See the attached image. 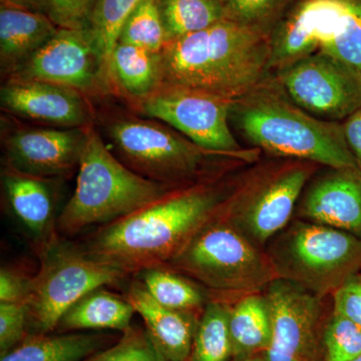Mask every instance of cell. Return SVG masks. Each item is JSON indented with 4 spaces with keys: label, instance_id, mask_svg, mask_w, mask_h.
Returning a JSON list of instances; mask_svg holds the SVG:
<instances>
[{
    "label": "cell",
    "instance_id": "obj_21",
    "mask_svg": "<svg viewBox=\"0 0 361 361\" xmlns=\"http://www.w3.org/2000/svg\"><path fill=\"white\" fill-rule=\"evenodd\" d=\"M99 287L71 306L59 320V331L68 330L113 329L125 332L130 329L134 308L125 296Z\"/></svg>",
    "mask_w": 361,
    "mask_h": 361
},
{
    "label": "cell",
    "instance_id": "obj_4",
    "mask_svg": "<svg viewBox=\"0 0 361 361\" xmlns=\"http://www.w3.org/2000/svg\"><path fill=\"white\" fill-rule=\"evenodd\" d=\"M78 168L77 187L56 218V230L65 236L125 217L172 189L123 165L92 128Z\"/></svg>",
    "mask_w": 361,
    "mask_h": 361
},
{
    "label": "cell",
    "instance_id": "obj_24",
    "mask_svg": "<svg viewBox=\"0 0 361 361\" xmlns=\"http://www.w3.org/2000/svg\"><path fill=\"white\" fill-rule=\"evenodd\" d=\"M106 342L99 334H28L0 361H85L103 350Z\"/></svg>",
    "mask_w": 361,
    "mask_h": 361
},
{
    "label": "cell",
    "instance_id": "obj_35",
    "mask_svg": "<svg viewBox=\"0 0 361 361\" xmlns=\"http://www.w3.org/2000/svg\"><path fill=\"white\" fill-rule=\"evenodd\" d=\"M97 0H47V16L59 28L87 30Z\"/></svg>",
    "mask_w": 361,
    "mask_h": 361
},
{
    "label": "cell",
    "instance_id": "obj_25",
    "mask_svg": "<svg viewBox=\"0 0 361 361\" xmlns=\"http://www.w3.org/2000/svg\"><path fill=\"white\" fill-rule=\"evenodd\" d=\"M142 0H97L89 30L96 49L104 90H110L111 59L126 21Z\"/></svg>",
    "mask_w": 361,
    "mask_h": 361
},
{
    "label": "cell",
    "instance_id": "obj_6",
    "mask_svg": "<svg viewBox=\"0 0 361 361\" xmlns=\"http://www.w3.org/2000/svg\"><path fill=\"white\" fill-rule=\"evenodd\" d=\"M265 252L277 278L323 298L361 273L360 240L310 221H291Z\"/></svg>",
    "mask_w": 361,
    "mask_h": 361
},
{
    "label": "cell",
    "instance_id": "obj_2",
    "mask_svg": "<svg viewBox=\"0 0 361 361\" xmlns=\"http://www.w3.org/2000/svg\"><path fill=\"white\" fill-rule=\"evenodd\" d=\"M269 54L268 33L224 20L168 40L159 54L163 85L235 101L270 78Z\"/></svg>",
    "mask_w": 361,
    "mask_h": 361
},
{
    "label": "cell",
    "instance_id": "obj_17",
    "mask_svg": "<svg viewBox=\"0 0 361 361\" xmlns=\"http://www.w3.org/2000/svg\"><path fill=\"white\" fill-rule=\"evenodd\" d=\"M7 113L63 129L87 128L90 109L85 94L63 85L9 78L0 92Z\"/></svg>",
    "mask_w": 361,
    "mask_h": 361
},
{
    "label": "cell",
    "instance_id": "obj_15",
    "mask_svg": "<svg viewBox=\"0 0 361 361\" xmlns=\"http://www.w3.org/2000/svg\"><path fill=\"white\" fill-rule=\"evenodd\" d=\"M87 128L21 129L4 141L6 167L37 177H63L78 167Z\"/></svg>",
    "mask_w": 361,
    "mask_h": 361
},
{
    "label": "cell",
    "instance_id": "obj_19",
    "mask_svg": "<svg viewBox=\"0 0 361 361\" xmlns=\"http://www.w3.org/2000/svg\"><path fill=\"white\" fill-rule=\"evenodd\" d=\"M1 182L11 212L30 232L37 247L42 245L56 233V201L51 180L6 166Z\"/></svg>",
    "mask_w": 361,
    "mask_h": 361
},
{
    "label": "cell",
    "instance_id": "obj_36",
    "mask_svg": "<svg viewBox=\"0 0 361 361\" xmlns=\"http://www.w3.org/2000/svg\"><path fill=\"white\" fill-rule=\"evenodd\" d=\"M331 299L334 311L361 327V273L337 289Z\"/></svg>",
    "mask_w": 361,
    "mask_h": 361
},
{
    "label": "cell",
    "instance_id": "obj_20",
    "mask_svg": "<svg viewBox=\"0 0 361 361\" xmlns=\"http://www.w3.org/2000/svg\"><path fill=\"white\" fill-rule=\"evenodd\" d=\"M44 13L2 6L0 8V63L11 77L58 32Z\"/></svg>",
    "mask_w": 361,
    "mask_h": 361
},
{
    "label": "cell",
    "instance_id": "obj_7",
    "mask_svg": "<svg viewBox=\"0 0 361 361\" xmlns=\"http://www.w3.org/2000/svg\"><path fill=\"white\" fill-rule=\"evenodd\" d=\"M37 251L39 269L30 278L26 297L28 329L32 334L54 331L66 310L82 296L127 276L56 233Z\"/></svg>",
    "mask_w": 361,
    "mask_h": 361
},
{
    "label": "cell",
    "instance_id": "obj_28",
    "mask_svg": "<svg viewBox=\"0 0 361 361\" xmlns=\"http://www.w3.org/2000/svg\"><path fill=\"white\" fill-rule=\"evenodd\" d=\"M168 40L206 30L227 20L222 0H160Z\"/></svg>",
    "mask_w": 361,
    "mask_h": 361
},
{
    "label": "cell",
    "instance_id": "obj_5",
    "mask_svg": "<svg viewBox=\"0 0 361 361\" xmlns=\"http://www.w3.org/2000/svg\"><path fill=\"white\" fill-rule=\"evenodd\" d=\"M166 266L201 285L210 299L262 292L277 278L265 250L222 214L202 227Z\"/></svg>",
    "mask_w": 361,
    "mask_h": 361
},
{
    "label": "cell",
    "instance_id": "obj_38",
    "mask_svg": "<svg viewBox=\"0 0 361 361\" xmlns=\"http://www.w3.org/2000/svg\"><path fill=\"white\" fill-rule=\"evenodd\" d=\"M341 123L346 144L361 170V108Z\"/></svg>",
    "mask_w": 361,
    "mask_h": 361
},
{
    "label": "cell",
    "instance_id": "obj_26",
    "mask_svg": "<svg viewBox=\"0 0 361 361\" xmlns=\"http://www.w3.org/2000/svg\"><path fill=\"white\" fill-rule=\"evenodd\" d=\"M139 275L152 297L166 307L201 313L210 300L204 287L168 266L149 268Z\"/></svg>",
    "mask_w": 361,
    "mask_h": 361
},
{
    "label": "cell",
    "instance_id": "obj_34",
    "mask_svg": "<svg viewBox=\"0 0 361 361\" xmlns=\"http://www.w3.org/2000/svg\"><path fill=\"white\" fill-rule=\"evenodd\" d=\"M27 336L26 303H0V356L16 348Z\"/></svg>",
    "mask_w": 361,
    "mask_h": 361
},
{
    "label": "cell",
    "instance_id": "obj_30",
    "mask_svg": "<svg viewBox=\"0 0 361 361\" xmlns=\"http://www.w3.org/2000/svg\"><path fill=\"white\" fill-rule=\"evenodd\" d=\"M296 0H222L227 20L270 35Z\"/></svg>",
    "mask_w": 361,
    "mask_h": 361
},
{
    "label": "cell",
    "instance_id": "obj_16",
    "mask_svg": "<svg viewBox=\"0 0 361 361\" xmlns=\"http://www.w3.org/2000/svg\"><path fill=\"white\" fill-rule=\"evenodd\" d=\"M298 219L329 226L361 241V170L327 168L311 178L296 208Z\"/></svg>",
    "mask_w": 361,
    "mask_h": 361
},
{
    "label": "cell",
    "instance_id": "obj_39",
    "mask_svg": "<svg viewBox=\"0 0 361 361\" xmlns=\"http://www.w3.org/2000/svg\"><path fill=\"white\" fill-rule=\"evenodd\" d=\"M1 4L47 14V0H1Z\"/></svg>",
    "mask_w": 361,
    "mask_h": 361
},
{
    "label": "cell",
    "instance_id": "obj_23",
    "mask_svg": "<svg viewBox=\"0 0 361 361\" xmlns=\"http://www.w3.org/2000/svg\"><path fill=\"white\" fill-rule=\"evenodd\" d=\"M229 330L233 360L264 353L269 346L272 324L262 292L240 297L229 303Z\"/></svg>",
    "mask_w": 361,
    "mask_h": 361
},
{
    "label": "cell",
    "instance_id": "obj_8",
    "mask_svg": "<svg viewBox=\"0 0 361 361\" xmlns=\"http://www.w3.org/2000/svg\"><path fill=\"white\" fill-rule=\"evenodd\" d=\"M315 165L295 161L257 176L230 195L223 217L265 250L271 240L290 224Z\"/></svg>",
    "mask_w": 361,
    "mask_h": 361
},
{
    "label": "cell",
    "instance_id": "obj_12",
    "mask_svg": "<svg viewBox=\"0 0 361 361\" xmlns=\"http://www.w3.org/2000/svg\"><path fill=\"white\" fill-rule=\"evenodd\" d=\"M230 103L199 90L163 85L140 102L142 113L160 120L216 155H241L230 123Z\"/></svg>",
    "mask_w": 361,
    "mask_h": 361
},
{
    "label": "cell",
    "instance_id": "obj_1",
    "mask_svg": "<svg viewBox=\"0 0 361 361\" xmlns=\"http://www.w3.org/2000/svg\"><path fill=\"white\" fill-rule=\"evenodd\" d=\"M231 192L203 183L169 190L135 212L102 226L82 248L126 275L166 266L224 210Z\"/></svg>",
    "mask_w": 361,
    "mask_h": 361
},
{
    "label": "cell",
    "instance_id": "obj_18",
    "mask_svg": "<svg viewBox=\"0 0 361 361\" xmlns=\"http://www.w3.org/2000/svg\"><path fill=\"white\" fill-rule=\"evenodd\" d=\"M125 297L141 316L149 336L169 361H190L202 312L198 314L161 305L140 279L130 284Z\"/></svg>",
    "mask_w": 361,
    "mask_h": 361
},
{
    "label": "cell",
    "instance_id": "obj_10",
    "mask_svg": "<svg viewBox=\"0 0 361 361\" xmlns=\"http://www.w3.org/2000/svg\"><path fill=\"white\" fill-rule=\"evenodd\" d=\"M285 94L308 114L342 123L361 108V73L324 51L281 68L273 78Z\"/></svg>",
    "mask_w": 361,
    "mask_h": 361
},
{
    "label": "cell",
    "instance_id": "obj_22",
    "mask_svg": "<svg viewBox=\"0 0 361 361\" xmlns=\"http://www.w3.org/2000/svg\"><path fill=\"white\" fill-rule=\"evenodd\" d=\"M111 82L140 103L163 85L160 54L118 42L111 54Z\"/></svg>",
    "mask_w": 361,
    "mask_h": 361
},
{
    "label": "cell",
    "instance_id": "obj_40",
    "mask_svg": "<svg viewBox=\"0 0 361 361\" xmlns=\"http://www.w3.org/2000/svg\"><path fill=\"white\" fill-rule=\"evenodd\" d=\"M233 361H267L266 360L264 353H257V355L246 356V357L237 358Z\"/></svg>",
    "mask_w": 361,
    "mask_h": 361
},
{
    "label": "cell",
    "instance_id": "obj_41",
    "mask_svg": "<svg viewBox=\"0 0 361 361\" xmlns=\"http://www.w3.org/2000/svg\"><path fill=\"white\" fill-rule=\"evenodd\" d=\"M353 361H361V355L360 356H358L357 358H355V360H353Z\"/></svg>",
    "mask_w": 361,
    "mask_h": 361
},
{
    "label": "cell",
    "instance_id": "obj_11",
    "mask_svg": "<svg viewBox=\"0 0 361 361\" xmlns=\"http://www.w3.org/2000/svg\"><path fill=\"white\" fill-rule=\"evenodd\" d=\"M262 293L272 324L266 360L324 361L323 331L329 315L325 298L280 278Z\"/></svg>",
    "mask_w": 361,
    "mask_h": 361
},
{
    "label": "cell",
    "instance_id": "obj_14",
    "mask_svg": "<svg viewBox=\"0 0 361 361\" xmlns=\"http://www.w3.org/2000/svg\"><path fill=\"white\" fill-rule=\"evenodd\" d=\"M9 78L52 82L84 94L104 90L99 59L87 30L59 28Z\"/></svg>",
    "mask_w": 361,
    "mask_h": 361
},
{
    "label": "cell",
    "instance_id": "obj_9",
    "mask_svg": "<svg viewBox=\"0 0 361 361\" xmlns=\"http://www.w3.org/2000/svg\"><path fill=\"white\" fill-rule=\"evenodd\" d=\"M109 134L130 169L171 187L198 175L206 156L212 154L177 130L153 121H116L109 128Z\"/></svg>",
    "mask_w": 361,
    "mask_h": 361
},
{
    "label": "cell",
    "instance_id": "obj_32",
    "mask_svg": "<svg viewBox=\"0 0 361 361\" xmlns=\"http://www.w3.org/2000/svg\"><path fill=\"white\" fill-rule=\"evenodd\" d=\"M85 361H169L146 329L130 326L115 345Z\"/></svg>",
    "mask_w": 361,
    "mask_h": 361
},
{
    "label": "cell",
    "instance_id": "obj_31",
    "mask_svg": "<svg viewBox=\"0 0 361 361\" xmlns=\"http://www.w3.org/2000/svg\"><path fill=\"white\" fill-rule=\"evenodd\" d=\"M324 361H353L361 355V327L331 308L323 331Z\"/></svg>",
    "mask_w": 361,
    "mask_h": 361
},
{
    "label": "cell",
    "instance_id": "obj_33",
    "mask_svg": "<svg viewBox=\"0 0 361 361\" xmlns=\"http://www.w3.org/2000/svg\"><path fill=\"white\" fill-rule=\"evenodd\" d=\"M341 30L320 51L327 52L361 73V0H348Z\"/></svg>",
    "mask_w": 361,
    "mask_h": 361
},
{
    "label": "cell",
    "instance_id": "obj_13",
    "mask_svg": "<svg viewBox=\"0 0 361 361\" xmlns=\"http://www.w3.org/2000/svg\"><path fill=\"white\" fill-rule=\"evenodd\" d=\"M348 0H296L269 35V73L319 51L341 30Z\"/></svg>",
    "mask_w": 361,
    "mask_h": 361
},
{
    "label": "cell",
    "instance_id": "obj_3",
    "mask_svg": "<svg viewBox=\"0 0 361 361\" xmlns=\"http://www.w3.org/2000/svg\"><path fill=\"white\" fill-rule=\"evenodd\" d=\"M230 123L255 148L326 168L357 167L341 123L315 118L268 78L230 103Z\"/></svg>",
    "mask_w": 361,
    "mask_h": 361
},
{
    "label": "cell",
    "instance_id": "obj_37",
    "mask_svg": "<svg viewBox=\"0 0 361 361\" xmlns=\"http://www.w3.org/2000/svg\"><path fill=\"white\" fill-rule=\"evenodd\" d=\"M30 278L18 271L2 267L0 271V303H26Z\"/></svg>",
    "mask_w": 361,
    "mask_h": 361
},
{
    "label": "cell",
    "instance_id": "obj_27",
    "mask_svg": "<svg viewBox=\"0 0 361 361\" xmlns=\"http://www.w3.org/2000/svg\"><path fill=\"white\" fill-rule=\"evenodd\" d=\"M231 358L229 302L210 299L199 318L190 361H229Z\"/></svg>",
    "mask_w": 361,
    "mask_h": 361
},
{
    "label": "cell",
    "instance_id": "obj_29",
    "mask_svg": "<svg viewBox=\"0 0 361 361\" xmlns=\"http://www.w3.org/2000/svg\"><path fill=\"white\" fill-rule=\"evenodd\" d=\"M167 42L160 0H142L126 21L118 39L154 54H160Z\"/></svg>",
    "mask_w": 361,
    "mask_h": 361
}]
</instances>
